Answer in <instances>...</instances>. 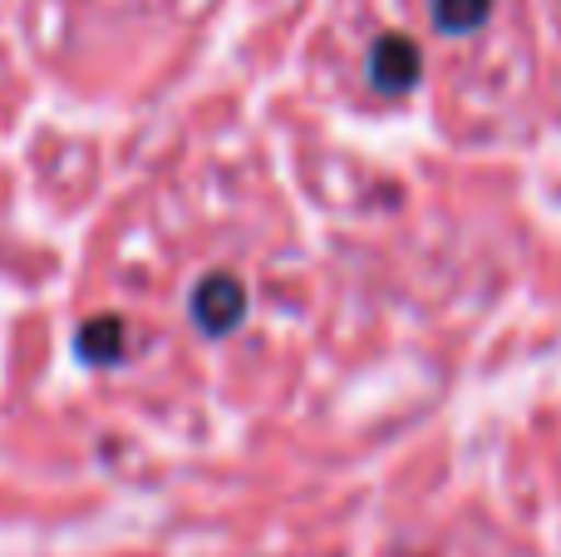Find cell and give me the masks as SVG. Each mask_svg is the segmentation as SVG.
Returning a JSON list of instances; mask_svg holds the SVG:
<instances>
[{
	"label": "cell",
	"mask_w": 561,
	"mask_h": 557,
	"mask_svg": "<svg viewBox=\"0 0 561 557\" xmlns=\"http://www.w3.org/2000/svg\"><path fill=\"white\" fill-rule=\"evenodd\" d=\"M187 311H193V321L203 336H227V331H237L247 316V286L237 282L232 272H207L203 282L193 286Z\"/></svg>",
	"instance_id": "6da1fadb"
},
{
	"label": "cell",
	"mask_w": 561,
	"mask_h": 557,
	"mask_svg": "<svg viewBox=\"0 0 561 557\" xmlns=\"http://www.w3.org/2000/svg\"><path fill=\"white\" fill-rule=\"evenodd\" d=\"M419 75H424V55H419L414 39L409 35L375 39V49H369V79H375V89H385V94H404V89L419 84Z\"/></svg>",
	"instance_id": "7a4b0ae2"
},
{
	"label": "cell",
	"mask_w": 561,
	"mask_h": 557,
	"mask_svg": "<svg viewBox=\"0 0 561 557\" xmlns=\"http://www.w3.org/2000/svg\"><path fill=\"white\" fill-rule=\"evenodd\" d=\"M79 355L89 365H108L124 355V321L118 316H94V321L79 326Z\"/></svg>",
	"instance_id": "3957f363"
},
{
	"label": "cell",
	"mask_w": 561,
	"mask_h": 557,
	"mask_svg": "<svg viewBox=\"0 0 561 557\" xmlns=\"http://www.w3.org/2000/svg\"><path fill=\"white\" fill-rule=\"evenodd\" d=\"M488 10H493V0H434V25L448 35H468L488 20Z\"/></svg>",
	"instance_id": "277c9868"
}]
</instances>
